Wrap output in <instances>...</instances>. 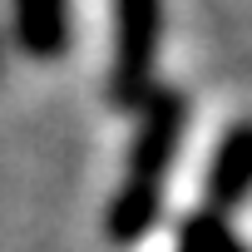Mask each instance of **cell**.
Here are the masks:
<instances>
[{
  "label": "cell",
  "instance_id": "2",
  "mask_svg": "<svg viewBox=\"0 0 252 252\" xmlns=\"http://www.w3.org/2000/svg\"><path fill=\"white\" fill-rule=\"evenodd\" d=\"M158 20H163V0H119V55H114V79H109V94L119 109H134L149 94Z\"/></svg>",
  "mask_w": 252,
  "mask_h": 252
},
{
  "label": "cell",
  "instance_id": "4",
  "mask_svg": "<svg viewBox=\"0 0 252 252\" xmlns=\"http://www.w3.org/2000/svg\"><path fill=\"white\" fill-rule=\"evenodd\" d=\"M15 5H20L15 25H20L25 50L40 60L60 55L64 50V0H15Z\"/></svg>",
  "mask_w": 252,
  "mask_h": 252
},
{
  "label": "cell",
  "instance_id": "3",
  "mask_svg": "<svg viewBox=\"0 0 252 252\" xmlns=\"http://www.w3.org/2000/svg\"><path fill=\"white\" fill-rule=\"evenodd\" d=\"M247 183H252V124L237 119L232 129L222 134L218 154H213V173H208V203H213V213L237 208L242 193H247Z\"/></svg>",
  "mask_w": 252,
  "mask_h": 252
},
{
  "label": "cell",
  "instance_id": "1",
  "mask_svg": "<svg viewBox=\"0 0 252 252\" xmlns=\"http://www.w3.org/2000/svg\"><path fill=\"white\" fill-rule=\"evenodd\" d=\"M183 114H188V104L178 89H149L144 94V129L134 139L124 183L109 203V237L114 242H134L154 227L158 198H163V173L173 168V154H178Z\"/></svg>",
  "mask_w": 252,
  "mask_h": 252
},
{
  "label": "cell",
  "instance_id": "5",
  "mask_svg": "<svg viewBox=\"0 0 252 252\" xmlns=\"http://www.w3.org/2000/svg\"><path fill=\"white\" fill-rule=\"evenodd\" d=\"M178 252H242V242H237V232L227 227L222 213L203 208V213H193V218L183 222V232H178Z\"/></svg>",
  "mask_w": 252,
  "mask_h": 252
}]
</instances>
